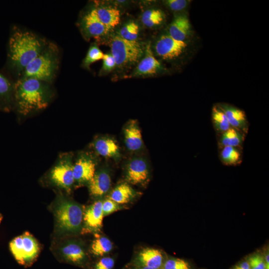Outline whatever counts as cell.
<instances>
[{
	"label": "cell",
	"instance_id": "obj_14",
	"mask_svg": "<svg viewBox=\"0 0 269 269\" xmlns=\"http://www.w3.org/2000/svg\"><path fill=\"white\" fill-rule=\"evenodd\" d=\"M191 32V24L186 15L176 16L170 23L168 35L175 40L186 41Z\"/></svg>",
	"mask_w": 269,
	"mask_h": 269
},
{
	"label": "cell",
	"instance_id": "obj_36",
	"mask_svg": "<svg viewBox=\"0 0 269 269\" xmlns=\"http://www.w3.org/2000/svg\"><path fill=\"white\" fill-rule=\"evenodd\" d=\"M114 264L113 258L109 257H103L97 263L95 269H113Z\"/></svg>",
	"mask_w": 269,
	"mask_h": 269
},
{
	"label": "cell",
	"instance_id": "obj_34",
	"mask_svg": "<svg viewBox=\"0 0 269 269\" xmlns=\"http://www.w3.org/2000/svg\"><path fill=\"white\" fill-rule=\"evenodd\" d=\"M190 1L187 0H167L164 1V2L170 10L179 11L185 9Z\"/></svg>",
	"mask_w": 269,
	"mask_h": 269
},
{
	"label": "cell",
	"instance_id": "obj_18",
	"mask_svg": "<svg viewBox=\"0 0 269 269\" xmlns=\"http://www.w3.org/2000/svg\"><path fill=\"white\" fill-rule=\"evenodd\" d=\"M125 143L132 151L139 150L142 145L140 130L135 121H131L124 129Z\"/></svg>",
	"mask_w": 269,
	"mask_h": 269
},
{
	"label": "cell",
	"instance_id": "obj_1",
	"mask_svg": "<svg viewBox=\"0 0 269 269\" xmlns=\"http://www.w3.org/2000/svg\"><path fill=\"white\" fill-rule=\"evenodd\" d=\"M50 83L21 77L14 83L13 106L19 115L26 117L45 109L54 96Z\"/></svg>",
	"mask_w": 269,
	"mask_h": 269
},
{
	"label": "cell",
	"instance_id": "obj_33",
	"mask_svg": "<svg viewBox=\"0 0 269 269\" xmlns=\"http://www.w3.org/2000/svg\"><path fill=\"white\" fill-rule=\"evenodd\" d=\"M250 269H266L264 256L255 253L250 256L247 260Z\"/></svg>",
	"mask_w": 269,
	"mask_h": 269
},
{
	"label": "cell",
	"instance_id": "obj_40",
	"mask_svg": "<svg viewBox=\"0 0 269 269\" xmlns=\"http://www.w3.org/2000/svg\"><path fill=\"white\" fill-rule=\"evenodd\" d=\"M1 219H2V216H1V215L0 214V222L1 220Z\"/></svg>",
	"mask_w": 269,
	"mask_h": 269
},
{
	"label": "cell",
	"instance_id": "obj_24",
	"mask_svg": "<svg viewBox=\"0 0 269 269\" xmlns=\"http://www.w3.org/2000/svg\"><path fill=\"white\" fill-rule=\"evenodd\" d=\"M219 149V159L224 165L236 166L242 163L243 160L242 148L224 146Z\"/></svg>",
	"mask_w": 269,
	"mask_h": 269
},
{
	"label": "cell",
	"instance_id": "obj_37",
	"mask_svg": "<svg viewBox=\"0 0 269 269\" xmlns=\"http://www.w3.org/2000/svg\"><path fill=\"white\" fill-rule=\"evenodd\" d=\"M233 269H250V266L248 261H244L236 265H235Z\"/></svg>",
	"mask_w": 269,
	"mask_h": 269
},
{
	"label": "cell",
	"instance_id": "obj_19",
	"mask_svg": "<svg viewBox=\"0 0 269 269\" xmlns=\"http://www.w3.org/2000/svg\"><path fill=\"white\" fill-rule=\"evenodd\" d=\"M103 217L102 201L97 200L87 208L84 213L83 220L87 228L96 230L102 227Z\"/></svg>",
	"mask_w": 269,
	"mask_h": 269
},
{
	"label": "cell",
	"instance_id": "obj_9",
	"mask_svg": "<svg viewBox=\"0 0 269 269\" xmlns=\"http://www.w3.org/2000/svg\"><path fill=\"white\" fill-rule=\"evenodd\" d=\"M96 162L89 153L82 152L73 162L74 181L78 184L89 183L96 173Z\"/></svg>",
	"mask_w": 269,
	"mask_h": 269
},
{
	"label": "cell",
	"instance_id": "obj_6",
	"mask_svg": "<svg viewBox=\"0 0 269 269\" xmlns=\"http://www.w3.org/2000/svg\"><path fill=\"white\" fill-rule=\"evenodd\" d=\"M73 155L70 152L61 153L47 173L49 183L67 192L71 191L74 183Z\"/></svg>",
	"mask_w": 269,
	"mask_h": 269
},
{
	"label": "cell",
	"instance_id": "obj_32",
	"mask_svg": "<svg viewBox=\"0 0 269 269\" xmlns=\"http://www.w3.org/2000/svg\"><path fill=\"white\" fill-rule=\"evenodd\" d=\"M102 60L103 65L100 74L103 75L107 74L116 67L115 59L111 53L104 54Z\"/></svg>",
	"mask_w": 269,
	"mask_h": 269
},
{
	"label": "cell",
	"instance_id": "obj_2",
	"mask_svg": "<svg viewBox=\"0 0 269 269\" xmlns=\"http://www.w3.org/2000/svg\"><path fill=\"white\" fill-rule=\"evenodd\" d=\"M47 43L45 39L32 31L14 28L8 43V58L12 67L17 72L22 73Z\"/></svg>",
	"mask_w": 269,
	"mask_h": 269
},
{
	"label": "cell",
	"instance_id": "obj_28",
	"mask_svg": "<svg viewBox=\"0 0 269 269\" xmlns=\"http://www.w3.org/2000/svg\"><path fill=\"white\" fill-rule=\"evenodd\" d=\"M113 249L111 241L106 237L96 238L91 245V252L96 256H103L109 253Z\"/></svg>",
	"mask_w": 269,
	"mask_h": 269
},
{
	"label": "cell",
	"instance_id": "obj_7",
	"mask_svg": "<svg viewBox=\"0 0 269 269\" xmlns=\"http://www.w3.org/2000/svg\"><path fill=\"white\" fill-rule=\"evenodd\" d=\"M9 247L16 261L25 266H30L34 262L39 252L37 241L27 232L13 239Z\"/></svg>",
	"mask_w": 269,
	"mask_h": 269
},
{
	"label": "cell",
	"instance_id": "obj_11",
	"mask_svg": "<svg viewBox=\"0 0 269 269\" xmlns=\"http://www.w3.org/2000/svg\"><path fill=\"white\" fill-rule=\"evenodd\" d=\"M163 67L154 57L150 45L145 48L144 55L132 73L133 77H146L158 74L163 71Z\"/></svg>",
	"mask_w": 269,
	"mask_h": 269
},
{
	"label": "cell",
	"instance_id": "obj_31",
	"mask_svg": "<svg viewBox=\"0 0 269 269\" xmlns=\"http://www.w3.org/2000/svg\"><path fill=\"white\" fill-rule=\"evenodd\" d=\"M162 269H191L188 262L178 258H170L165 261L162 266Z\"/></svg>",
	"mask_w": 269,
	"mask_h": 269
},
{
	"label": "cell",
	"instance_id": "obj_5",
	"mask_svg": "<svg viewBox=\"0 0 269 269\" xmlns=\"http://www.w3.org/2000/svg\"><path fill=\"white\" fill-rule=\"evenodd\" d=\"M111 54L114 56L116 67L119 68H130L137 64L142 58L145 48L136 41L125 39L115 34L110 40Z\"/></svg>",
	"mask_w": 269,
	"mask_h": 269
},
{
	"label": "cell",
	"instance_id": "obj_38",
	"mask_svg": "<svg viewBox=\"0 0 269 269\" xmlns=\"http://www.w3.org/2000/svg\"><path fill=\"white\" fill-rule=\"evenodd\" d=\"M269 251H266L265 253V255L264 256L265 265H266V269H269Z\"/></svg>",
	"mask_w": 269,
	"mask_h": 269
},
{
	"label": "cell",
	"instance_id": "obj_27",
	"mask_svg": "<svg viewBox=\"0 0 269 269\" xmlns=\"http://www.w3.org/2000/svg\"><path fill=\"white\" fill-rule=\"evenodd\" d=\"M211 116L213 126L217 134L231 128L225 113L217 105L213 107Z\"/></svg>",
	"mask_w": 269,
	"mask_h": 269
},
{
	"label": "cell",
	"instance_id": "obj_26",
	"mask_svg": "<svg viewBox=\"0 0 269 269\" xmlns=\"http://www.w3.org/2000/svg\"><path fill=\"white\" fill-rule=\"evenodd\" d=\"M164 19V13L158 8L146 9L143 12L141 17L142 23L148 28H154L161 25Z\"/></svg>",
	"mask_w": 269,
	"mask_h": 269
},
{
	"label": "cell",
	"instance_id": "obj_39",
	"mask_svg": "<svg viewBox=\"0 0 269 269\" xmlns=\"http://www.w3.org/2000/svg\"><path fill=\"white\" fill-rule=\"evenodd\" d=\"M134 269H153L150 268L146 267H138Z\"/></svg>",
	"mask_w": 269,
	"mask_h": 269
},
{
	"label": "cell",
	"instance_id": "obj_20",
	"mask_svg": "<svg viewBox=\"0 0 269 269\" xmlns=\"http://www.w3.org/2000/svg\"><path fill=\"white\" fill-rule=\"evenodd\" d=\"M14 84L0 73V110L9 111L13 106Z\"/></svg>",
	"mask_w": 269,
	"mask_h": 269
},
{
	"label": "cell",
	"instance_id": "obj_3",
	"mask_svg": "<svg viewBox=\"0 0 269 269\" xmlns=\"http://www.w3.org/2000/svg\"><path fill=\"white\" fill-rule=\"evenodd\" d=\"M59 65L58 46L48 42L41 53L24 68L21 77H32L50 84L55 77Z\"/></svg>",
	"mask_w": 269,
	"mask_h": 269
},
{
	"label": "cell",
	"instance_id": "obj_25",
	"mask_svg": "<svg viewBox=\"0 0 269 269\" xmlns=\"http://www.w3.org/2000/svg\"><path fill=\"white\" fill-rule=\"evenodd\" d=\"M135 192L127 183H122L118 185L112 191L110 199L118 204L129 203L135 196Z\"/></svg>",
	"mask_w": 269,
	"mask_h": 269
},
{
	"label": "cell",
	"instance_id": "obj_30",
	"mask_svg": "<svg viewBox=\"0 0 269 269\" xmlns=\"http://www.w3.org/2000/svg\"><path fill=\"white\" fill-rule=\"evenodd\" d=\"M104 54L97 45L94 44L91 45L83 60L82 66L89 69L92 63L102 59Z\"/></svg>",
	"mask_w": 269,
	"mask_h": 269
},
{
	"label": "cell",
	"instance_id": "obj_13",
	"mask_svg": "<svg viewBox=\"0 0 269 269\" xmlns=\"http://www.w3.org/2000/svg\"><path fill=\"white\" fill-rule=\"evenodd\" d=\"M149 176L148 167L146 161L141 158H134L128 163L126 168L127 180L133 184H142Z\"/></svg>",
	"mask_w": 269,
	"mask_h": 269
},
{
	"label": "cell",
	"instance_id": "obj_8",
	"mask_svg": "<svg viewBox=\"0 0 269 269\" xmlns=\"http://www.w3.org/2000/svg\"><path fill=\"white\" fill-rule=\"evenodd\" d=\"M186 41H178L167 34L160 36L154 45L157 56L166 61H174L180 58L188 48Z\"/></svg>",
	"mask_w": 269,
	"mask_h": 269
},
{
	"label": "cell",
	"instance_id": "obj_22",
	"mask_svg": "<svg viewBox=\"0 0 269 269\" xmlns=\"http://www.w3.org/2000/svg\"><path fill=\"white\" fill-rule=\"evenodd\" d=\"M96 13L101 22L109 30L118 25L120 21V11L110 6L94 7Z\"/></svg>",
	"mask_w": 269,
	"mask_h": 269
},
{
	"label": "cell",
	"instance_id": "obj_29",
	"mask_svg": "<svg viewBox=\"0 0 269 269\" xmlns=\"http://www.w3.org/2000/svg\"><path fill=\"white\" fill-rule=\"evenodd\" d=\"M139 32L138 24L134 21L130 20L125 23L119 30L117 35L130 41L137 40Z\"/></svg>",
	"mask_w": 269,
	"mask_h": 269
},
{
	"label": "cell",
	"instance_id": "obj_12",
	"mask_svg": "<svg viewBox=\"0 0 269 269\" xmlns=\"http://www.w3.org/2000/svg\"><path fill=\"white\" fill-rule=\"evenodd\" d=\"M217 105L225 113L231 128L245 134H248L249 124L243 110L227 104H219Z\"/></svg>",
	"mask_w": 269,
	"mask_h": 269
},
{
	"label": "cell",
	"instance_id": "obj_16",
	"mask_svg": "<svg viewBox=\"0 0 269 269\" xmlns=\"http://www.w3.org/2000/svg\"><path fill=\"white\" fill-rule=\"evenodd\" d=\"M60 252L66 261L77 265L82 264L86 257L83 246L75 241L65 242L61 246Z\"/></svg>",
	"mask_w": 269,
	"mask_h": 269
},
{
	"label": "cell",
	"instance_id": "obj_4",
	"mask_svg": "<svg viewBox=\"0 0 269 269\" xmlns=\"http://www.w3.org/2000/svg\"><path fill=\"white\" fill-rule=\"evenodd\" d=\"M56 227L61 233H75L81 228L84 212L78 203L59 195L54 203Z\"/></svg>",
	"mask_w": 269,
	"mask_h": 269
},
{
	"label": "cell",
	"instance_id": "obj_17",
	"mask_svg": "<svg viewBox=\"0 0 269 269\" xmlns=\"http://www.w3.org/2000/svg\"><path fill=\"white\" fill-rule=\"evenodd\" d=\"M163 260L162 254L159 250L146 248L139 253L136 258V263L138 267L160 269L163 264Z\"/></svg>",
	"mask_w": 269,
	"mask_h": 269
},
{
	"label": "cell",
	"instance_id": "obj_35",
	"mask_svg": "<svg viewBox=\"0 0 269 269\" xmlns=\"http://www.w3.org/2000/svg\"><path fill=\"white\" fill-rule=\"evenodd\" d=\"M120 208L119 204L111 199H107L102 201V209L104 216L108 215Z\"/></svg>",
	"mask_w": 269,
	"mask_h": 269
},
{
	"label": "cell",
	"instance_id": "obj_21",
	"mask_svg": "<svg viewBox=\"0 0 269 269\" xmlns=\"http://www.w3.org/2000/svg\"><path fill=\"white\" fill-rule=\"evenodd\" d=\"M93 146L96 152L102 156L117 158L120 156L119 147L113 139L98 138L94 141Z\"/></svg>",
	"mask_w": 269,
	"mask_h": 269
},
{
	"label": "cell",
	"instance_id": "obj_23",
	"mask_svg": "<svg viewBox=\"0 0 269 269\" xmlns=\"http://www.w3.org/2000/svg\"><path fill=\"white\" fill-rule=\"evenodd\" d=\"M246 135L243 133L232 128L221 134H217L219 148L224 146L242 148Z\"/></svg>",
	"mask_w": 269,
	"mask_h": 269
},
{
	"label": "cell",
	"instance_id": "obj_15",
	"mask_svg": "<svg viewBox=\"0 0 269 269\" xmlns=\"http://www.w3.org/2000/svg\"><path fill=\"white\" fill-rule=\"evenodd\" d=\"M88 184L90 194L94 197H100L109 191L111 184V177L107 171L101 170L96 172Z\"/></svg>",
	"mask_w": 269,
	"mask_h": 269
},
{
	"label": "cell",
	"instance_id": "obj_10",
	"mask_svg": "<svg viewBox=\"0 0 269 269\" xmlns=\"http://www.w3.org/2000/svg\"><path fill=\"white\" fill-rule=\"evenodd\" d=\"M79 25L82 34L86 39L100 37L110 30L99 19L94 7L82 16Z\"/></svg>",
	"mask_w": 269,
	"mask_h": 269
}]
</instances>
